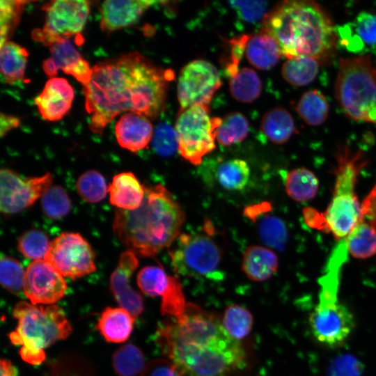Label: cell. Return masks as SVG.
<instances>
[{
	"label": "cell",
	"instance_id": "1",
	"mask_svg": "<svg viewBox=\"0 0 376 376\" xmlns=\"http://www.w3.org/2000/svg\"><path fill=\"white\" fill-rule=\"evenodd\" d=\"M173 77L171 70L155 65L138 52L97 63L83 89L90 130L102 134L111 120L126 111L157 117Z\"/></svg>",
	"mask_w": 376,
	"mask_h": 376
},
{
	"label": "cell",
	"instance_id": "2",
	"mask_svg": "<svg viewBox=\"0 0 376 376\" xmlns=\"http://www.w3.org/2000/svg\"><path fill=\"white\" fill-rule=\"evenodd\" d=\"M156 342L180 376H224L246 366L240 342L216 315L193 303L179 318L160 324Z\"/></svg>",
	"mask_w": 376,
	"mask_h": 376
},
{
	"label": "cell",
	"instance_id": "3",
	"mask_svg": "<svg viewBox=\"0 0 376 376\" xmlns=\"http://www.w3.org/2000/svg\"><path fill=\"white\" fill-rule=\"evenodd\" d=\"M185 212L162 185L145 187L141 205L133 210H117L112 228L123 244L135 254L152 257L180 236Z\"/></svg>",
	"mask_w": 376,
	"mask_h": 376
},
{
	"label": "cell",
	"instance_id": "4",
	"mask_svg": "<svg viewBox=\"0 0 376 376\" xmlns=\"http://www.w3.org/2000/svg\"><path fill=\"white\" fill-rule=\"evenodd\" d=\"M261 31L276 41L282 56L288 58L308 56L327 61L336 41L330 17L311 1L280 3L265 15Z\"/></svg>",
	"mask_w": 376,
	"mask_h": 376
},
{
	"label": "cell",
	"instance_id": "5",
	"mask_svg": "<svg viewBox=\"0 0 376 376\" xmlns=\"http://www.w3.org/2000/svg\"><path fill=\"white\" fill-rule=\"evenodd\" d=\"M13 313L17 326L9 334V338L13 344L21 346L22 359L33 365L45 359V348L57 340L66 339L72 333L64 313L54 304L43 306L20 301Z\"/></svg>",
	"mask_w": 376,
	"mask_h": 376
},
{
	"label": "cell",
	"instance_id": "6",
	"mask_svg": "<svg viewBox=\"0 0 376 376\" xmlns=\"http://www.w3.org/2000/svg\"><path fill=\"white\" fill-rule=\"evenodd\" d=\"M362 166L360 152H352L347 147L340 150L338 155L334 190L331 202L318 218H309L316 221L312 226L331 233L340 241L349 235L361 213V204L355 193V185Z\"/></svg>",
	"mask_w": 376,
	"mask_h": 376
},
{
	"label": "cell",
	"instance_id": "7",
	"mask_svg": "<svg viewBox=\"0 0 376 376\" xmlns=\"http://www.w3.org/2000/svg\"><path fill=\"white\" fill-rule=\"evenodd\" d=\"M335 93L348 116L376 125V64L370 55L340 59Z\"/></svg>",
	"mask_w": 376,
	"mask_h": 376
},
{
	"label": "cell",
	"instance_id": "8",
	"mask_svg": "<svg viewBox=\"0 0 376 376\" xmlns=\"http://www.w3.org/2000/svg\"><path fill=\"white\" fill-rule=\"evenodd\" d=\"M321 285L319 303L308 318L310 330L320 344L336 348L345 343L354 327L351 311L337 299L338 285Z\"/></svg>",
	"mask_w": 376,
	"mask_h": 376
},
{
	"label": "cell",
	"instance_id": "9",
	"mask_svg": "<svg viewBox=\"0 0 376 376\" xmlns=\"http://www.w3.org/2000/svg\"><path fill=\"white\" fill-rule=\"evenodd\" d=\"M221 118L210 117L207 105L180 110L175 130L181 156L194 165L215 148L216 130Z\"/></svg>",
	"mask_w": 376,
	"mask_h": 376
},
{
	"label": "cell",
	"instance_id": "10",
	"mask_svg": "<svg viewBox=\"0 0 376 376\" xmlns=\"http://www.w3.org/2000/svg\"><path fill=\"white\" fill-rule=\"evenodd\" d=\"M45 21L41 29H35V40L50 47L78 36L84 29L90 13V2L85 0H56L42 7Z\"/></svg>",
	"mask_w": 376,
	"mask_h": 376
},
{
	"label": "cell",
	"instance_id": "11",
	"mask_svg": "<svg viewBox=\"0 0 376 376\" xmlns=\"http://www.w3.org/2000/svg\"><path fill=\"white\" fill-rule=\"evenodd\" d=\"M178 240V247L171 253L174 269L178 273L188 276L213 278L216 276L218 278L221 251L210 237L182 234Z\"/></svg>",
	"mask_w": 376,
	"mask_h": 376
},
{
	"label": "cell",
	"instance_id": "12",
	"mask_svg": "<svg viewBox=\"0 0 376 376\" xmlns=\"http://www.w3.org/2000/svg\"><path fill=\"white\" fill-rule=\"evenodd\" d=\"M63 276L81 278L95 270V254L79 233H63L51 242L44 258Z\"/></svg>",
	"mask_w": 376,
	"mask_h": 376
},
{
	"label": "cell",
	"instance_id": "13",
	"mask_svg": "<svg viewBox=\"0 0 376 376\" xmlns=\"http://www.w3.org/2000/svg\"><path fill=\"white\" fill-rule=\"evenodd\" d=\"M221 84L216 67L211 63L194 60L180 71L178 98L180 110L196 105H207Z\"/></svg>",
	"mask_w": 376,
	"mask_h": 376
},
{
	"label": "cell",
	"instance_id": "14",
	"mask_svg": "<svg viewBox=\"0 0 376 376\" xmlns=\"http://www.w3.org/2000/svg\"><path fill=\"white\" fill-rule=\"evenodd\" d=\"M50 173L23 178L9 169L0 172V208L6 214L19 212L32 205L52 183Z\"/></svg>",
	"mask_w": 376,
	"mask_h": 376
},
{
	"label": "cell",
	"instance_id": "15",
	"mask_svg": "<svg viewBox=\"0 0 376 376\" xmlns=\"http://www.w3.org/2000/svg\"><path fill=\"white\" fill-rule=\"evenodd\" d=\"M63 276L47 261L34 260L25 271L24 294L32 304L53 305L65 294Z\"/></svg>",
	"mask_w": 376,
	"mask_h": 376
},
{
	"label": "cell",
	"instance_id": "16",
	"mask_svg": "<svg viewBox=\"0 0 376 376\" xmlns=\"http://www.w3.org/2000/svg\"><path fill=\"white\" fill-rule=\"evenodd\" d=\"M138 265L136 254L132 251H126L120 255L110 277V288L116 301L134 318H137L144 308L143 298L130 283L131 276Z\"/></svg>",
	"mask_w": 376,
	"mask_h": 376
},
{
	"label": "cell",
	"instance_id": "17",
	"mask_svg": "<svg viewBox=\"0 0 376 376\" xmlns=\"http://www.w3.org/2000/svg\"><path fill=\"white\" fill-rule=\"evenodd\" d=\"M49 52L50 56L42 63V69L49 79L55 77L61 70L73 76L83 86L88 84L92 75V68L69 39L54 44Z\"/></svg>",
	"mask_w": 376,
	"mask_h": 376
},
{
	"label": "cell",
	"instance_id": "18",
	"mask_svg": "<svg viewBox=\"0 0 376 376\" xmlns=\"http://www.w3.org/2000/svg\"><path fill=\"white\" fill-rule=\"evenodd\" d=\"M74 95L69 82L64 78L55 77L48 79L34 102L43 119L57 121L71 109Z\"/></svg>",
	"mask_w": 376,
	"mask_h": 376
},
{
	"label": "cell",
	"instance_id": "19",
	"mask_svg": "<svg viewBox=\"0 0 376 376\" xmlns=\"http://www.w3.org/2000/svg\"><path fill=\"white\" fill-rule=\"evenodd\" d=\"M157 1L145 0H109L100 7V28L111 32L136 22L144 12Z\"/></svg>",
	"mask_w": 376,
	"mask_h": 376
},
{
	"label": "cell",
	"instance_id": "20",
	"mask_svg": "<svg viewBox=\"0 0 376 376\" xmlns=\"http://www.w3.org/2000/svg\"><path fill=\"white\" fill-rule=\"evenodd\" d=\"M153 127L143 114L127 112L115 125L116 140L122 148L132 152L145 148L152 140Z\"/></svg>",
	"mask_w": 376,
	"mask_h": 376
},
{
	"label": "cell",
	"instance_id": "21",
	"mask_svg": "<svg viewBox=\"0 0 376 376\" xmlns=\"http://www.w3.org/2000/svg\"><path fill=\"white\" fill-rule=\"evenodd\" d=\"M109 201L118 210H133L139 207L145 196V187L131 172L116 175L109 187Z\"/></svg>",
	"mask_w": 376,
	"mask_h": 376
},
{
	"label": "cell",
	"instance_id": "22",
	"mask_svg": "<svg viewBox=\"0 0 376 376\" xmlns=\"http://www.w3.org/2000/svg\"><path fill=\"white\" fill-rule=\"evenodd\" d=\"M279 260L276 254L270 249L253 245L245 251L242 269L245 275L253 281H264L276 272Z\"/></svg>",
	"mask_w": 376,
	"mask_h": 376
},
{
	"label": "cell",
	"instance_id": "23",
	"mask_svg": "<svg viewBox=\"0 0 376 376\" xmlns=\"http://www.w3.org/2000/svg\"><path fill=\"white\" fill-rule=\"evenodd\" d=\"M245 52L248 61L263 70L274 67L282 56L276 41L263 31L249 36Z\"/></svg>",
	"mask_w": 376,
	"mask_h": 376
},
{
	"label": "cell",
	"instance_id": "24",
	"mask_svg": "<svg viewBox=\"0 0 376 376\" xmlns=\"http://www.w3.org/2000/svg\"><path fill=\"white\" fill-rule=\"evenodd\" d=\"M134 318L123 308L107 307L102 313L97 329L106 340L123 343L130 336Z\"/></svg>",
	"mask_w": 376,
	"mask_h": 376
},
{
	"label": "cell",
	"instance_id": "25",
	"mask_svg": "<svg viewBox=\"0 0 376 376\" xmlns=\"http://www.w3.org/2000/svg\"><path fill=\"white\" fill-rule=\"evenodd\" d=\"M260 130L269 141L280 145L286 143L295 131L291 114L283 107H275L263 116Z\"/></svg>",
	"mask_w": 376,
	"mask_h": 376
},
{
	"label": "cell",
	"instance_id": "26",
	"mask_svg": "<svg viewBox=\"0 0 376 376\" xmlns=\"http://www.w3.org/2000/svg\"><path fill=\"white\" fill-rule=\"evenodd\" d=\"M28 52L19 45L6 41L1 46L0 69L2 79L6 84H14L24 77Z\"/></svg>",
	"mask_w": 376,
	"mask_h": 376
},
{
	"label": "cell",
	"instance_id": "27",
	"mask_svg": "<svg viewBox=\"0 0 376 376\" xmlns=\"http://www.w3.org/2000/svg\"><path fill=\"white\" fill-rule=\"evenodd\" d=\"M284 185L286 193L292 200L306 202L316 196L319 182L311 171L301 167L294 169L286 173Z\"/></svg>",
	"mask_w": 376,
	"mask_h": 376
},
{
	"label": "cell",
	"instance_id": "28",
	"mask_svg": "<svg viewBox=\"0 0 376 376\" xmlns=\"http://www.w3.org/2000/svg\"><path fill=\"white\" fill-rule=\"evenodd\" d=\"M320 63L319 60L308 56L288 58L283 65L281 73L289 84L297 86H306L317 77Z\"/></svg>",
	"mask_w": 376,
	"mask_h": 376
},
{
	"label": "cell",
	"instance_id": "29",
	"mask_svg": "<svg viewBox=\"0 0 376 376\" xmlns=\"http://www.w3.org/2000/svg\"><path fill=\"white\" fill-rule=\"evenodd\" d=\"M329 105L325 96L319 91L305 92L299 99L296 111L308 125L318 126L324 123L329 114Z\"/></svg>",
	"mask_w": 376,
	"mask_h": 376
},
{
	"label": "cell",
	"instance_id": "30",
	"mask_svg": "<svg viewBox=\"0 0 376 376\" xmlns=\"http://www.w3.org/2000/svg\"><path fill=\"white\" fill-rule=\"evenodd\" d=\"M347 252L353 257L365 259L376 254V228L357 222L343 240Z\"/></svg>",
	"mask_w": 376,
	"mask_h": 376
},
{
	"label": "cell",
	"instance_id": "31",
	"mask_svg": "<svg viewBox=\"0 0 376 376\" xmlns=\"http://www.w3.org/2000/svg\"><path fill=\"white\" fill-rule=\"evenodd\" d=\"M229 88L232 96L242 102L256 100L262 91V81L251 68H242L230 78Z\"/></svg>",
	"mask_w": 376,
	"mask_h": 376
},
{
	"label": "cell",
	"instance_id": "32",
	"mask_svg": "<svg viewBox=\"0 0 376 376\" xmlns=\"http://www.w3.org/2000/svg\"><path fill=\"white\" fill-rule=\"evenodd\" d=\"M218 183L225 189L241 190L246 185L250 169L246 161L232 159L221 162L217 170Z\"/></svg>",
	"mask_w": 376,
	"mask_h": 376
},
{
	"label": "cell",
	"instance_id": "33",
	"mask_svg": "<svg viewBox=\"0 0 376 376\" xmlns=\"http://www.w3.org/2000/svg\"><path fill=\"white\" fill-rule=\"evenodd\" d=\"M263 213L253 221H256L258 236L268 246L283 250L288 242V235L284 222L279 217Z\"/></svg>",
	"mask_w": 376,
	"mask_h": 376
},
{
	"label": "cell",
	"instance_id": "34",
	"mask_svg": "<svg viewBox=\"0 0 376 376\" xmlns=\"http://www.w3.org/2000/svg\"><path fill=\"white\" fill-rule=\"evenodd\" d=\"M249 130L247 118L240 112H231L221 118L216 130V139L221 146H231L245 139Z\"/></svg>",
	"mask_w": 376,
	"mask_h": 376
},
{
	"label": "cell",
	"instance_id": "35",
	"mask_svg": "<svg viewBox=\"0 0 376 376\" xmlns=\"http://www.w3.org/2000/svg\"><path fill=\"white\" fill-rule=\"evenodd\" d=\"M112 365L116 373L120 376H136L146 367L143 352L132 344L125 345L115 352Z\"/></svg>",
	"mask_w": 376,
	"mask_h": 376
},
{
	"label": "cell",
	"instance_id": "36",
	"mask_svg": "<svg viewBox=\"0 0 376 376\" xmlns=\"http://www.w3.org/2000/svg\"><path fill=\"white\" fill-rule=\"evenodd\" d=\"M221 323L228 334L239 341L251 332L253 318L246 308L234 304L226 308Z\"/></svg>",
	"mask_w": 376,
	"mask_h": 376
},
{
	"label": "cell",
	"instance_id": "37",
	"mask_svg": "<svg viewBox=\"0 0 376 376\" xmlns=\"http://www.w3.org/2000/svg\"><path fill=\"white\" fill-rule=\"evenodd\" d=\"M76 187L84 201L93 203L102 201L109 192L104 178L95 170L82 173L77 181Z\"/></svg>",
	"mask_w": 376,
	"mask_h": 376
},
{
	"label": "cell",
	"instance_id": "38",
	"mask_svg": "<svg viewBox=\"0 0 376 376\" xmlns=\"http://www.w3.org/2000/svg\"><path fill=\"white\" fill-rule=\"evenodd\" d=\"M170 276L157 266H147L137 274L136 281L139 288L150 297H161L166 291Z\"/></svg>",
	"mask_w": 376,
	"mask_h": 376
},
{
	"label": "cell",
	"instance_id": "39",
	"mask_svg": "<svg viewBox=\"0 0 376 376\" xmlns=\"http://www.w3.org/2000/svg\"><path fill=\"white\" fill-rule=\"evenodd\" d=\"M50 244L46 233L40 230L31 229L19 237L17 249L26 258L35 260H44Z\"/></svg>",
	"mask_w": 376,
	"mask_h": 376
},
{
	"label": "cell",
	"instance_id": "40",
	"mask_svg": "<svg viewBox=\"0 0 376 376\" xmlns=\"http://www.w3.org/2000/svg\"><path fill=\"white\" fill-rule=\"evenodd\" d=\"M41 205L45 214L52 219L65 217L71 208L68 194L59 185L52 186L47 189L42 196Z\"/></svg>",
	"mask_w": 376,
	"mask_h": 376
},
{
	"label": "cell",
	"instance_id": "41",
	"mask_svg": "<svg viewBox=\"0 0 376 376\" xmlns=\"http://www.w3.org/2000/svg\"><path fill=\"white\" fill-rule=\"evenodd\" d=\"M25 272L16 259L1 255L0 261V281L1 285L14 293L24 292Z\"/></svg>",
	"mask_w": 376,
	"mask_h": 376
},
{
	"label": "cell",
	"instance_id": "42",
	"mask_svg": "<svg viewBox=\"0 0 376 376\" xmlns=\"http://www.w3.org/2000/svg\"><path fill=\"white\" fill-rule=\"evenodd\" d=\"M187 304L180 281L170 276L168 288L162 296V314L178 318L184 313Z\"/></svg>",
	"mask_w": 376,
	"mask_h": 376
},
{
	"label": "cell",
	"instance_id": "43",
	"mask_svg": "<svg viewBox=\"0 0 376 376\" xmlns=\"http://www.w3.org/2000/svg\"><path fill=\"white\" fill-rule=\"evenodd\" d=\"M26 3L28 1H1V46L8 41V38L19 22L24 3Z\"/></svg>",
	"mask_w": 376,
	"mask_h": 376
},
{
	"label": "cell",
	"instance_id": "44",
	"mask_svg": "<svg viewBox=\"0 0 376 376\" xmlns=\"http://www.w3.org/2000/svg\"><path fill=\"white\" fill-rule=\"evenodd\" d=\"M152 144L158 155L164 157L172 156L178 150L175 130L169 123H160L153 132Z\"/></svg>",
	"mask_w": 376,
	"mask_h": 376
},
{
	"label": "cell",
	"instance_id": "45",
	"mask_svg": "<svg viewBox=\"0 0 376 376\" xmlns=\"http://www.w3.org/2000/svg\"><path fill=\"white\" fill-rule=\"evenodd\" d=\"M228 3L237 17L246 22L263 21L267 14V3L264 1H230Z\"/></svg>",
	"mask_w": 376,
	"mask_h": 376
},
{
	"label": "cell",
	"instance_id": "46",
	"mask_svg": "<svg viewBox=\"0 0 376 376\" xmlns=\"http://www.w3.org/2000/svg\"><path fill=\"white\" fill-rule=\"evenodd\" d=\"M358 38L366 45H376V15L361 12L351 24Z\"/></svg>",
	"mask_w": 376,
	"mask_h": 376
},
{
	"label": "cell",
	"instance_id": "47",
	"mask_svg": "<svg viewBox=\"0 0 376 376\" xmlns=\"http://www.w3.org/2000/svg\"><path fill=\"white\" fill-rule=\"evenodd\" d=\"M361 366L353 357L344 355L335 359L331 363L329 376H361Z\"/></svg>",
	"mask_w": 376,
	"mask_h": 376
},
{
	"label": "cell",
	"instance_id": "48",
	"mask_svg": "<svg viewBox=\"0 0 376 376\" xmlns=\"http://www.w3.org/2000/svg\"><path fill=\"white\" fill-rule=\"evenodd\" d=\"M249 38V36L245 35L230 41V56L226 67V73L230 78L235 75L239 70L238 65L246 50Z\"/></svg>",
	"mask_w": 376,
	"mask_h": 376
},
{
	"label": "cell",
	"instance_id": "49",
	"mask_svg": "<svg viewBox=\"0 0 376 376\" xmlns=\"http://www.w3.org/2000/svg\"><path fill=\"white\" fill-rule=\"evenodd\" d=\"M141 376H180V375L170 361L156 359L146 365Z\"/></svg>",
	"mask_w": 376,
	"mask_h": 376
},
{
	"label": "cell",
	"instance_id": "50",
	"mask_svg": "<svg viewBox=\"0 0 376 376\" xmlns=\"http://www.w3.org/2000/svg\"><path fill=\"white\" fill-rule=\"evenodd\" d=\"M20 119L18 117L1 113L0 116V135L6 134L13 129L18 127Z\"/></svg>",
	"mask_w": 376,
	"mask_h": 376
},
{
	"label": "cell",
	"instance_id": "51",
	"mask_svg": "<svg viewBox=\"0 0 376 376\" xmlns=\"http://www.w3.org/2000/svg\"><path fill=\"white\" fill-rule=\"evenodd\" d=\"M1 376H17V370L11 361L7 359L1 360Z\"/></svg>",
	"mask_w": 376,
	"mask_h": 376
}]
</instances>
